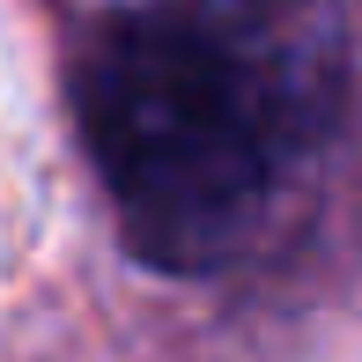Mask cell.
I'll use <instances>...</instances> for the list:
<instances>
[{"instance_id":"6da1fadb","label":"cell","mask_w":362,"mask_h":362,"mask_svg":"<svg viewBox=\"0 0 362 362\" xmlns=\"http://www.w3.org/2000/svg\"><path fill=\"white\" fill-rule=\"evenodd\" d=\"M74 134L119 244L156 274H215L340 126L333 0H141L81 37Z\"/></svg>"}]
</instances>
